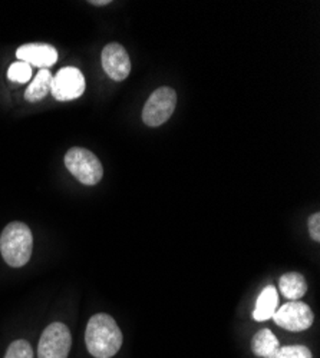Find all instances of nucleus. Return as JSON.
I'll use <instances>...</instances> for the list:
<instances>
[{"instance_id": "6", "label": "nucleus", "mask_w": 320, "mask_h": 358, "mask_svg": "<svg viewBox=\"0 0 320 358\" xmlns=\"http://www.w3.org/2000/svg\"><path fill=\"white\" fill-rule=\"evenodd\" d=\"M272 318L279 327L293 333L307 330L314 321V315L310 307L302 301L286 303L279 310H276Z\"/></svg>"}, {"instance_id": "4", "label": "nucleus", "mask_w": 320, "mask_h": 358, "mask_svg": "<svg viewBox=\"0 0 320 358\" xmlns=\"http://www.w3.org/2000/svg\"><path fill=\"white\" fill-rule=\"evenodd\" d=\"M177 105V94L172 87L161 86L151 94L142 109V121L147 127L157 128L165 124Z\"/></svg>"}, {"instance_id": "15", "label": "nucleus", "mask_w": 320, "mask_h": 358, "mask_svg": "<svg viewBox=\"0 0 320 358\" xmlns=\"http://www.w3.org/2000/svg\"><path fill=\"white\" fill-rule=\"evenodd\" d=\"M8 78L16 83H26L32 78V66L26 62H15L9 66Z\"/></svg>"}, {"instance_id": "16", "label": "nucleus", "mask_w": 320, "mask_h": 358, "mask_svg": "<svg viewBox=\"0 0 320 358\" xmlns=\"http://www.w3.org/2000/svg\"><path fill=\"white\" fill-rule=\"evenodd\" d=\"M5 358H35L34 348L26 340H16L9 345Z\"/></svg>"}, {"instance_id": "5", "label": "nucleus", "mask_w": 320, "mask_h": 358, "mask_svg": "<svg viewBox=\"0 0 320 358\" xmlns=\"http://www.w3.org/2000/svg\"><path fill=\"white\" fill-rule=\"evenodd\" d=\"M72 345L69 328L62 322L48 325L39 340L38 358H68Z\"/></svg>"}, {"instance_id": "2", "label": "nucleus", "mask_w": 320, "mask_h": 358, "mask_svg": "<svg viewBox=\"0 0 320 358\" xmlns=\"http://www.w3.org/2000/svg\"><path fill=\"white\" fill-rule=\"evenodd\" d=\"M34 235L23 222H11L0 235V252L8 265L20 268L32 257Z\"/></svg>"}, {"instance_id": "8", "label": "nucleus", "mask_w": 320, "mask_h": 358, "mask_svg": "<svg viewBox=\"0 0 320 358\" xmlns=\"http://www.w3.org/2000/svg\"><path fill=\"white\" fill-rule=\"evenodd\" d=\"M102 68L116 82L127 79L131 72V61L125 48L115 42L106 45L102 50Z\"/></svg>"}, {"instance_id": "13", "label": "nucleus", "mask_w": 320, "mask_h": 358, "mask_svg": "<svg viewBox=\"0 0 320 358\" xmlns=\"http://www.w3.org/2000/svg\"><path fill=\"white\" fill-rule=\"evenodd\" d=\"M280 347L277 337L269 330L263 328L251 338V351L261 358H269Z\"/></svg>"}, {"instance_id": "10", "label": "nucleus", "mask_w": 320, "mask_h": 358, "mask_svg": "<svg viewBox=\"0 0 320 358\" xmlns=\"http://www.w3.org/2000/svg\"><path fill=\"white\" fill-rule=\"evenodd\" d=\"M279 306V294L276 287L267 285L257 298L256 308L253 311V318L256 321H267L273 317Z\"/></svg>"}, {"instance_id": "11", "label": "nucleus", "mask_w": 320, "mask_h": 358, "mask_svg": "<svg viewBox=\"0 0 320 358\" xmlns=\"http://www.w3.org/2000/svg\"><path fill=\"white\" fill-rule=\"evenodd\" d=\"M279 288L290 301H300L307 291V282L299 273H287L280 277Z\"/></svg>"}, {"instance_id": "12", "label": "nucleus", "mask_w": 320, "mask_h": 358, "mask_svg": "<svg viewBox=\"0 0 320 358\" xmlns=\"http://www.w3.org/2000/svg\"><path fill=\"white\" fill-rule=\"evenodd\" d=\"M52 79L53 76L49 72V69H41L36 73V78L34 79V82L29 85L25 91V99L32 103L42 101L50 92Z\"/></svg>"}, {"instance_id": "1", "label": "nucleus", "mask_w": 320, "mask_h": 358, "mask_svg": "<svg viewBox=\"0 0 320 358\" xmlns=\"http://www.w3.org/2000/svg\"><path fill=\"white\" fill-rule=\"evenodd\" d=\"M124 337L121 328L108 314H95L86 325L85 343L95 358H111L120 351Z\"/></svg>"}, {"instance_id": "7", "label": "nucleus", "mask_w": 320, "mask_h": 358, "mask_svg": "<svg viewBox=\"0 0 320 358\" xmlns=\"http://www.w3.org/2000/svg\"><path fill=\"white\" fill-rule=\"evenodd\" d=\"M85 92V78L78 68H62L52 79L50 94L56 101H72Z\"/></svg>"}, {"instance_id": "17", "label": "nucleus", "mask_w": 320, "mask_h": 358, "mask_svg": "<svg viewBox=\"0 0 320 358\" xmlns=\"http://www.w3.org/2000/svg\"><path fill=\"white\" fill-rule=\"evenodd\" d=\"M309 232H310V236L313 238V240L316 243L320 241V214L316 213L313 214L310 218H309Z\"/></svg>"}, {"instance_id": "14", "label": "nucleus", "mask_w": 320, "mask_h": 358, "mask_svg": "<svg viewBox=\"0 0 320 358\" xmlns=\"http://www.w3.org/2000/svg\"><path fill=\"white\" fill-rule=\"evenodd\" d=\"M269 358H313V355L305 345H286L279 347Z\"/></svg>"}, {"instance_id": "9", "label": "nucleus", "mask_w": 320, "mask_h": 358, "mask_svg": "<svg viewBox=\"0 0 320 358\" xmlns=\"http://www.w3.org/2000/svg\"><path fill=\"white\" fill-rule=\"evenodd\" d=\"M16 57L31 66L35 65L41 69H48L56 64L57 52L46 43H26L16 50Z\"/></svg>"}, {"instance_id": "3", "label": "nucleus", "mask_w": 320, "mask_h": 358, "mask_svg": "<svg viewBox=\"0 0 320 358\" xmlns=\"http://www.w3.org/2000/svg\"><path fill=\"white\" fill-rule=\"evenodd\" d=\"M65 166L83 185H97L104 176L101 161L85 148H71L65 155Z\"/></svg>"}, {"instance_id": "18", "label": "nucleus", "mask_w": 320, "mask_h": 358, "mask_svg": "<svg viewBox=\"0 0 320 358\" xmlns=\"http://www.w3.org/2000/svg\"><path fill=\"white\" fill-rule=\"evenodd\" d=\"M90 3L95 5V6H105V5H109L111 2H109V0H91Z\"/></svg>"}]
</instances>
